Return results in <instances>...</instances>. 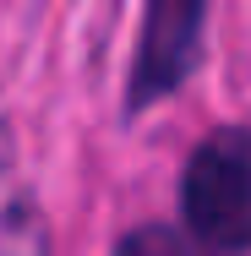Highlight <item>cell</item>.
Segmentation results:
<instances>
[{"label": "cell", "instance_id": "cell-1", "mask_svg": "<svg viewBox=\"0 0 251 256\" xmlns=\"http://www.w3.org/2000/svg\"><path fill=\"white\" fill-rule=\"evenodd\" d=\"M180 229L202 256L251 251V126H213L186 153Z\"/></svg>", "mask_w": 251, "mask_h": 256}, {"label": "cell", "instance_id": "cell-2", "mask_svg": "<svg viewBox=\"0 0 251 256\" xmlns=\"http://www.w3.org/2000/svg\"><path fill=\"white\" fill-rule=\"evenodd\" d=\"M207 16L213 0H142L137 60L126 71V104H120L126 120H142L197 76L207 54Z\"/></svg>", "mask_w": 251, "mask_h": 256}, {"label": "cell", "instance_id": "cell-4", "mask_svg": "<svg viewBox=\"0 0 251 256\" xmlns=\"http://www.w3.org/2000/svg\"><path fill=\"white\" fill-rule=\"evenodd\" d=\"M115 256H202L175 224H137L115 240Z\"/></svg>", "mask_w": 251, "mask_h": 256}, {"label": "cell", "instance_id": "cell-3", "mask_svg": "<svg viewBox=\"0 0 251 256\" xmlns=\"http://www.w3.org/2000/svg\"><path fill=\"white\" fill-rule=\"evenodd\" d=\"M0 256H50V224L33 202V191L11 169L6 126H0Z\"/></svg>", "mask_w": 251, "mask_h": 256}]
</instances>
